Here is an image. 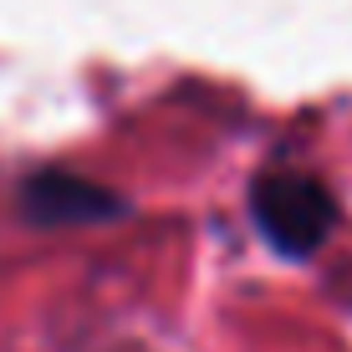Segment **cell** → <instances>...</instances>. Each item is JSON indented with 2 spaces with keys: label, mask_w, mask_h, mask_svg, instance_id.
Masks as SVG:
<instances>
[{
  "label": "cell",
  "mask_w": 352,
  "mask_h": 352,
  "mask_svg": "<svg viewBox=\"0 0 352 352\" xmlns=\"http://www.w3.org/2000/svg\"><path fill=\"white\" fill-rule=\"evenodd\" d=\"M123 210L113 189L92 184L82 174H67V168H41L21 184V214L41 230L56 225H97V220H113Z\"/></svg>",
  "instance_id": "2"
},
{
  "label": "cell",
  "mask_w": 352,
  "mask_h": 352,
  "mask_svg": "<svg viewBox=\"0 0 352 352\" xmlns=\"http://www.w3.org/2000/svg\"><path fill=\"white\" fill-rule=\"evenodd\" d=\"M250 214L281 256H311L337 225V199L301 168H271L250 184Z\"/></svg>",
  "instance_id": "1"
}]
</instances>
